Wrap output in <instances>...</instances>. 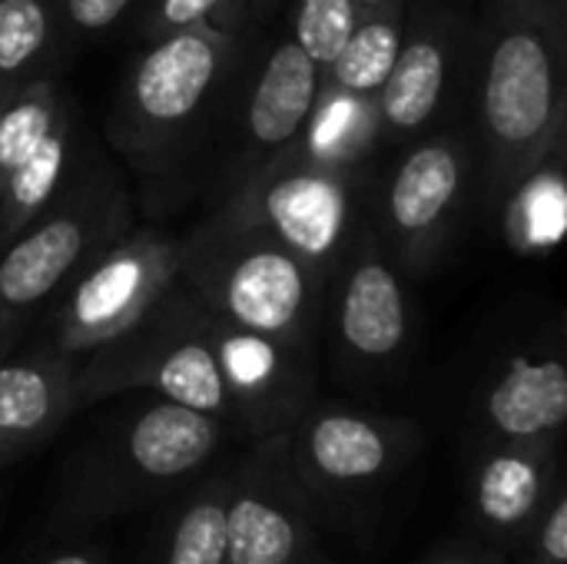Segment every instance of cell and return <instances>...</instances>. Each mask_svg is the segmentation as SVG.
<instances>
[{"label":"cell","instance_id":"obj_9","mask_svg":"<svg viewBox=\"0 0 567 564\" xmlns=\"http://www.w3.org/2000/svg\"><path fill=\"white\" fill-rule=\"evenodd\" d=\"M475 150L462 133L415 140L379 183L375 236L405 276H425L449 249L475 176Z\"/></svg>","mask_w":567,"mask_h":564},{"label":"cell","instance_id":"obj_3","mask_svg":"<svg viewBox=\"0 0 567 564\" xmlns=\"http://www.w3.org/2000/svg\"><path fill=\"white\" fill-rule=\"evenodd\" d=\"M226 422L169 399H146L113 419L70 465L66 512L106 519L173 495L213 462L226 442Z\"/></svg>","mask_w":567,"mask_h":564},{"label":"cell","instance_id":"obj_21","mask_svg":"<svg viewBox=\"0 0 567 564\" xmlns=\"http://www.w3.org/2000/svg\"><path fill=\"white\" fill-rule=\"evenodd\" d=\"M296 143L306 156L319 163L359 170L365 156L375 150V143H382L375 96H359L319 80L316 103Z\"/></svg>","mask_w":567,"mask_h":564},{"label":"cell","instance_id":"obj_28","mask_svg":"<svg viewBox=\"0 0 567 564\" xmlns=\"http://www.w3.org/2000/svg\"><path fill=\"white\" fill-rule=\"evenodd\" d=\"M425 564H502L498 555H492V552H482V548H449V552H442V555H435V558H429Z\"/></svg>","mask_w":567,"mask_h":564},{"label":"cell","instance_id":"obj_31","mask_svg":"<svg viewBox=\"0 0 567 564\" xmlns=\"http://www.w3.org/2000/svg\"><path fill=\"white\" fill-rule=\"evenodd\" d=\"M299 564H339V562H336V558H329V555H322V552L316 548L306 562H299Z\"/></svg>","mask_w":567,"mask_h":564},{"label":"cell","instance_id":"obj_8","mask_svg":"<svg viewBox=\"0 0 567 564\" xmlns=\"http://www.w3.org/2000/svg\"><path fill=\"white\" fill-rule=\"evenodd\" d=\"M183 239L126 229L93 253L50 299V342L76 359L126 332L179 279Z\"/></svg>","mask_w":567,"mask_h":564},{"label":"cell","instance_id":"obj_14","mask_svg":"<svg viewBox=\"0 0 567 564\" xmlns=\"http://www.w3.org/2000/svg\"><path fill=\"white\" fill-rule=\"evenodd\" d=\"M213 349L229 399V422L249 442L289 432L316 402L312 346L249 332L213 316Z\"/></svg>","mask_w":567,"mask_h":564},{"label":"cell","instance_id":"obj_29","mask_svg":"<svg viewBox=\"0 0 567 564\" xmlns=\"http://www.w3.org/2000/svg\"><path fill=\"white\" fill-rule=\"evenodd\" d=\"M40 564H106L100 552L93 548H70V552H56L50 558H43Z\"/></svg>","mask_w":567,"mask_h":564},{"label":"cell","instance_id":"obj_22","mask_svg":"<svg viewBox=\"0 0 567 564\" xmlns=\"http://www.w3.org/2000/svg\"><path fill=\"white\" fill-rule=\"evenodd\" d=\"M63 57L56 0H0V106Z\"/></svg>","mask_w":567,"mask_h":564},{"label":"cell","instance_id":"obj_18","mask_svg":"<svg viewBox=\"0 0 567 564\" xmlns=\"http://www.w3.org/2000/svg\"><path fill=\"white\" fill-rule=\"evenodd\" d=\"M322 70L319 63L292 40H279L266 50L256 73L252 93L243 113V136L252 150L276 153L292 143L316 103Z\"/></svg>","mask_w":567,"mask_h":564},{"label":"cell","instance_id":"obj_30","mask_svg":"<svg viewBox=\"0 0 567 564\" xmlns=\"http://www.w3.org/2000/svg\"><path fill=\"white\" fill-rule=\"evenodd\" d=\"M359 3V17L362 13H369V10H379V7H385V3H395V0H355Z\"/></svg>","mask_w":567,"mask_h":564},{"label":"cell","instance_id":"obj_5","mask_svg":"<svg viewBox=\"0 0 567 564\" xmlns=\"http://www.w3.org/2000/svg\"><path fill=\"white\" fill-rule=\"evenodd\" d=\"M130 226L133 209L116 173L80 160L56 199L0 246V359L20 349L37 312L66 279Z\"/></svg>","mask_w":567,"mask_h":564},{"label":"cell","instance_id":"obj_10","mask_svg":"<svg viewBox=\"0 0 567 564\" xmlns=\"http://www.w3.org/2000/svg\"><path fill=\"white\" fill-rule=\"evenodd\" d=\"M319 502L302 485L286 432L256 439L226 469V564H299L316 552Z\"/></svg>","mask_w":567,"mask_h":564},{"label":"cell","instance_id":"obj_15","mask_svg":"<svg viewBox=\"0 0 567 564\" xmlns=\"http://www.w3.org/2000/svg\"><path fill=\"white\" fill-rule=\"evenodd\" d=\"M80 359L43 339L0 359V469L50 442L80 409Z\"/></svg>","mask_w":567,"mask_h":564},{"label":"cell","instance_id":"obj_13","mask_svg":"<svg viewBox=\"0 0 567 564\" xmlns=\"http://www.w3.org/2000/svg\"><path fill=\"white\" fill-rule=\"evenodd\" d=\"M472 53V20L458 0H415L395 63L375 93L379 140L419 136L445 106L462 60Z\"/></svg>","mask_w":567,"mask_h":564},{"label":"cell","instance_id":"obj_25","mask_svg":"<svg viewBox=\"0 0 567 564\" xmlns=\"http://www.w3.org/2000/svg\"><path fill=\"white\" fill-rule=\"evenodd\" d=\"M359 20L355 0H296L292 40L326 70Z\"/></svg>","mask_w":567,"mask_h":564},{"label":"cell","instance_id":"obj_17","mask_svg":"<svg viewBox=\"0 0 567 564\" xmlns=\"http://www.w3.org/2000/svg\"><path fill=\"white\" fill-rule=\"evenodd\" d=\"M488 442H561L567 422V366L561 352L525 349L502 362L478 396Z\"/></svg>","mask_w":567,"mask_h":564},{"label":"cell","instance_id":"obj_20","mask_svg":"<svg viewBox=\"0 0 567 564\" xmlns=\"http://www.w3.org/2000/svg\"><path fill=\"white\" fill-rule=\"evenodd\" d=\"M498 209H502V226H505L512 249L525 256H545L558 249L567 226L565 146H558L535 170H528L508 189Z\"/></svg>","mask_w":567,"mask_h":564},{"label":"cell","instance_id":"obj_19","mask_svg":"<svg viewBox=\"0 0 567 564\" xmlns=\"http://www.w3.org/2000/svg\"><path fill=\"white\" fill-rule=\"evenodd\" d=\"M150 564H226V469L176 492Z\"/></svg>","mask_w":567,"mask_h":564},{"label":"cell","instance_id":"obj_23","mask_svg":"<svg viewBox=\"0 0 567 564\" xmlns=\"http://www.w3.org/2000/svg\"><path fill=\"white\" fill-rule=\"evenodd\" d=\"M405 10H409V0H395V3L362 13L349 40L322 70V80L359 96H375L395 63L402 30H405Z\"/></svg>","mask_w":567,"mask_h":564},{"label":"cell","instance_id":"obj_2","mask_svg":"<svg viewBox=\"0 0 567 564\" xmlns=\"http://www.w3.org/2000/svg\"><path fill=\"white\" fill-rule=\"evenodd\" d=\"M179 276L223 322L296 346H312L329 293V279L316 266L223 213L183 239Z\"/></svg>","mask_w":567,"mask_h":564},{"label":"cell","instance_id":"obj_7","mask_svg":"<svg viewBox=\"0 0 567 564\" xmlns=\"http://www.w3.org/2000/svg\"><path fill=\"white\" fill-rule=\"evenodd\" d=\"M355 189L359 170L319 163L292 140L269 153L216 213L269 233L329 279L362 226Z\"/></svg>","mask_w":567,"mask_h":564},{"label":"cell","instance_id":"obj_16","mask_svg":"<svg viewBox=\"0 0 567 564\" xmlns=\"http://www.w3.org/2000/svg\"><path fill=\"white\" fill-rule=\"evenodd\" d=\"M561 482L558 442H488L472 469V512L488 535L522 542Z\"/></svg>","mask_w":567,"mask_h":564},{"label":"cell","instance_id":"obj_4","mask_svg":"<svg viewBox=\"0 0 567 564\" xmlns=\"http://www.w3.org/2000/svg\"><path fill=\"white\" fill-rule=\"evenodd\" d=\"M123 392H153L233 425L213 349V312L183 276L146 309L140 322L80 359V406Z\"/></svg>","mask_w":567,"mask_h":564},{"label":"cell","instance_id":"obj_26","mask_svg":"<svg viewBox=\"0 0 567 564\" xmlns=\"http://www.w3.org/2000/svg\"><path fill=\"white\" fill-rule=\"evenodd\" d=\"M528 542L525 564H567V489L565 482L555 489L542 519L522 539Z\"/></svg>","mask_w":567,"mask_h":564},{"label":"cell","instance_id":"obj_27","mask_svg":"<svg viewBox=\"0 0 567 564\" xmlns=\"http://www.w3.org/2000/svg\"><path fill=\"white\" fill-rule=\"evenodd\" d=\"M136 0H56L60 10V43L86 40L110 30Z\"/></svg>","mask_w":567,"mask_h":564},{"label":"cell","instance_id":"obj_12","mask_svg":"<svg viewBox=\"0 0 567 564\" xmlns=\"http://www.w3.org/2000/svg\"><path fill=\"white\" fill-rule=\"evenodd\" d=\"M332 286V336L346 372L379 376L392 369L412 336L409 293L402 273L385 256L375 226L362 223L329 276Z\"/></svg>","mask_w":567,"mask_h":564},{"label":"cell","instance_id":"obj_1","mask_svg":"<svg viewBox=\"0 0 567 564\" xmlns=\"http://www.w3.org/2000/svg\"><path fill=\"white\" fill-rule=\"evenodd\" d=\"M472 57L482 193L498 206L528 170L565 146L567 0H482Z\"/></svg>","mask_w":567,"mask_h":564},{"label":"cell","instance_id":"obj_11","mask_svg":"<svg viewBox=\"0 0 567 564\" xmlns=\"http://www.w3.org/2000/svg\"><path fill=\"white\" fill-rule=\"evenodd\" d=\"M286 439L289 459L316 502L375 492L422 445V432L409 419L316 402Z\"/></svg>","mask_w":567,"mask_h":564},{"label":"cell","instance_id":"obj_6","mask_svg":"<svg viewBox=\"0 0 567 564\" xmlns=\"http://www.w3.org/2000/svg\"><path fill=\"white\" fill-rule=\"evenodd\" d=\"M146 43L116 93L106 130L136 170L159 173L193 140L236 60L239 40L189 27Z\"/></svg>","mask_w":567,"mask_h":564},{"label":"cell","instance_id":"obj_24","mask_svg":"<svg viewBox=\"0 0 567 564\" xmlns=\"http://www.w3.org/2000/svg\"><path fill=\"white\" fill-rule=\"evenodd\" d=\"M252 0H150L136 20L143 40L166 37L173 30H219L239 40V23L249 13Z\"/></svg>","mask_w":567,"mask_h":564}]
</instances>
